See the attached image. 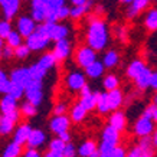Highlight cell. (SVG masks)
<instances>
[{"instance_id": "cell-1", "label": "cell", "mask_w": 157, "mask_h": 157, "mask_svg": "<svg viewBox=\"0 0 157 157\" xmlns=\"http://www.w3.org/2000/svg\"><path fill=\"white\" fill-rule=\"evenodd\" d=\"M88 46H91L95 51H101L105 48L108 42V30L102 20H92L88 28V35H86Z\"/></svg>"}, {"instance_id": "cell-2", "label": "cell", "mask_w": 157, "mask_h": 157, "mask_svg": "<svg viewBox=\"0 0 157 157\" xmlns=\"http://www.w3.org/2000/svg\"><path fill=\"white\" fill-rule=\"evenodd\" d=\"M120 133L117 128H114L113 125H107L102 131V136H101V143L98 144V150H100V154H104V156H109L111 151L114 150L120 143Z\"/></svg>"}, {"instance_id": "cell-3", "label": "cell", "mask_w": 157, "mask_h": 157, "mask_svg": "<svg viewBox=\"0 0 157 157\" xmlns=\"http://www.w3.org/2000/svg\"><path fill=\"white\" fill-rule=\"evenodd\" d=\"M154 144H153V137L147 136V137H141L137 146H134L128 153L127 157H153L154 154Z\"/></svg>"}, {"instance_id": "cell-4", "label": "cell", "mask_w": 157, "mask_h": 157, "mask_svg": "<svg viewBox=\"0 0 157 157\" xmlns=\"http://www.w3.org/2000/svg\"><path fill=\"white\" fill-rule=\"evenodd\" d=\"M40 30H42L45 35H48L51 40H61V39H65L68 36V28L67 26H62V25L58 23H51V22H43L38 26Z\"/></svg>"}, {"instance_id": "cell-5", "label": "cell", "mask_w": 157, "mask_h": 157, "mask_svg": "<svg viewBox=\"0 0 157 157\" xmlns=\"http://www.w3.org/2000/svg\"><path fill=\"white\" fill-rule=\"evenodd\" d=\"M51 42V38L48 35H45L39 28H36L33 33L26 38V45H28L30 51H40L48 46V43Z\"/></svg>"}, {"instance_id": "cell-6", "label": "cell", "mask_w": 157, "mask_h": 157, "mask_svg": "<svg viewBox=\"0 0 157 157\" xmlns=\"http://www.w3.org/2000/svg\"><path fill=\"white\" fill-rule=\"evenodd\" d=\"M154 120L153 118H148V117H144L141 115L140 118L136 121L134 124V134L137 137H147V136H151L156 130H154Z\"/></svg>"}, {"instance_id": "cell-7", "label": "cell", "mask_w": 157, "mask_h": 157, "mask_svg": "<svg viewBox=\"0 0 157 157\" xmlns=\"http://www.w3.org/2000/svg\"><path fill=\"white\" fill-rule=\"evenodd\" d=\"M25 95L28 98L29 102H32L33 105L38 107L42 101V81H38V79H33L26 88H25Z\"/></svg>"}, {"instance_id": "cell-8", "label": "cell", "mask_w": 157, "mask_h": 157, "mask_svg": "<svg viewBox=\"0 0 157 157\" xmlns=\"http://www.w3.org/2000/svg\"><path fill=\"white\" fill-rule=\"evenodd\" d=\"M49 9L46 0H32V19L35 22L43 23L46 22Z\"/></svg>"}, {"instance_id": "cell-9", "label": "cell", "mask_w": 157, "mask_h": 157, "mask_svg": "<svg viewBox=\"0 0 157 157\" xmlns=\"http://www.w3.org/2000/svg\"><path fill=\"white\" fill-rule=\"evenodd\" d=\"M17 120H19V111L0 115V136H7L12 133Z\"/></svg>"}, {"instance_id": "cell-10", "label": "cell", "mask_w": 157, "mask_h": 157, "mask_svg": "<svg viewBox=\"0 0 157 157\" xmlns=\"http://www.w3.org/2000/svg\"><path fill=\"white\" fill-rule=\"evenodd\" d=\"M95 61H97L95 49H92L91 46H84V48L78 49V52H76V62H78L79 67L86 68Z\"/></svg>"}, {"instance_id": "cell-11", "label": "cell", "mask_w": 157, "mask_h": 157, "mask_svg": "<svg viewBox=\"0 0 157 157\" xmlns=\"http://www.w3.org/2000/svg\"><path fill=\"white\" fill-rule=\"evenodd\" d=\"M10 81H13V82H16V84H19V85L26 88L30 82L33 81V76L30 74V69H29V68H17V69L12 71V74H10Z\"/></svg>"}, {"instance_id": "cell-12", "label": "cell", "mask_w": 157, "mask_h": 157, "mask_svg": "<svg viewBox=\"0 0 157 157\" xmlns=\"http://www.w3.org/2000/svg\"><path fill=\"white\" fill-rule=\"evenodd\" d=\"M36 30V25H35V20L32 17H28V16H22L19 20H17V32H19L23 38H28Z\"/></svg>"}, {"instance_id": "cell-13", "label": "cell", "mask_w": 157, "mask_h": 157, "mask_svg": "<svg viewBox=\"0 0 157 157\" xmlns=\"http://www.w3.org/2000/svg\"><path fill=\"white\" fill-rule=\"evenodd\" d=\"M69 52H71V43L65 39H61V40H56L55 43V49H53V55L56 58V61H65L68 56H69Z\"/></svg>"}, {"instance_id": "cell-14", "label": "cell", "mask_w": 157, "mask_h": 157, "mask_svg": "<svg viewBox=\"0 0 157 157\" xmlns=\"http://www.w3.org/2000/svg\"><path fill=\"white\" fill-rule=\"evenodd\" d=\"M85 84V76L81 72H71L67 76V85L71 91H81V88Z\"/></svg>"}, {"instance_id": "cell-15", "label": "cell", "mask_w": 157, "mask_h": 157, "mask_svg": "<svg viewBox=\"0 0 157 157\" xmlns=\"http://www.w3.org/2000/svg\"><path fill=\"white\" fill-rule=\"evenodd\" d=\"M49 127L53 133H63V131H68L69 128V118L67 115H55L52 120H51V124Z\"/></svg>"}, {"instance_id": "cell-16", "label": "cell", "mask_w": 157, "mask_h": 157, "mask_svg": "<svg viewBox=\"0 0 157 157\" xmlns=\"http://www.w3.org/2000/svg\"><path fill=\"white\" fill-rule=\"evenodd\" d=\"M32 127L29 125V124H22L20 127H17L16 128V131H14V136H13V141H16V143L19 144H26L28 143L29 137H30V133H32Z\"/></svg>"}, {"instance_id": "cell-17", "label": "cell", "mask_w": 157, "mask_h": 157, "mask_svg": "<svg viewBox=\"0 0 157 157\" xmlns=\"http://www.w3.org/2000/svg\"><path fill=\"white\" fill-rule=\"evenodd\" d=\"M48 2V17H46V22H51V23H56L58 20V12L62 6H65V2L63 0H46Z\"/></svg>"}, {"instance_id": "cell-18", "label": "cell", "mask_w": 157, "mask_h": 157, "mask_svg": "<svg viewBox=\"0 0 157 157\" xmlns=\"http://www.w3.org/2000/svg\"><path fill=\"white\" fill-rule=\"evenodd\" d=\"M46 141V134L43 133L42 130H38V128H33L32 133H30V137L28 140V147H32V148H38L40 146H43Z\"/></svg>"}, {"instance_id": "cell-19", "label": "cell", "mask_w": 157, "mask_h": 157, "mask_svg": "<svg viewBox=\"0 0 157 157\" xmlns=\"http://www.w3.org/2000/svg\"><path fill=\"white\" fill-rule=\"evenodd\" d=\"M16 98L9 94H6L2 101H0V111H2V114H10V113H14V111H17V107H16Z\"/></svg>"}, {"instance_id": "cell-20", "label": "cell", "mask_w": 157, "mask_h": 157, "mask_svg": "<svg viewBox=\"0 0 157 157\" xmlns=\"http://www.w3.org/2000/svg\"><path fill=\"white\" fill-rule=\"evenodd\" d=\"M151 75H153V72L150 71L148 68H146V69L134 79L138 90H147L148 86L151 85Z\"/></svg>"}, {"instance_id": "cell-21", "label": "cell", "mask_w": 157, "mask_h": 157, "mask_svg": "<svg viewBox=\"0 0 157 157\" xmlns=\"http://www.w3.org/2000/svg\"><path fill=\"white\" fill-rule=\"evenodd\" d=\"M95 151H98V146L92 140H86L78 147V156L79 157H91Z\"/></svg>"}, {"instance_id": "cell-22", "label": "cell", "mask_w": 157, "mask_h": 157, "mask_svg": "<svg viewBox=\"0 0 157 157\" xmlns=\"http://www.w3.org/2000/svg\"><path fill=\"white\" fill-rule=\"evenodd\" d=\"M108 102H109V108L113 111H117L120 108V105L123 104V94H121V91L118 88L108 91Z\"/></svg>"}, {"instance_id": "cell-23", "label": "cell", "mask_w": 157, "mask_h": 157, "mask_svg": "<svg viewBox=\"0 0 157 157\" xmlns=\"http://www.w3.org/2000/svg\"><path fill=\"white\" fill-rule=\"evenodd\" d=\"M146 65H144L143 61H140V59H136V61H133L131 63L128 65V68H127V75L131 78V79H136L141 72L146 69Z\"/></svg>"}, {"instance_id": "cell-24", "label": "cell", "mask_w": 157, "mask_h": 157, "mask_svg": "<svg viewBox=\"0 0 157 157\" xmlns=\"http://www.w3.org/2000/svg\"><path fill=\"white\" fill-rule=\"evenodd\" d=\"M125 124H127L125 115H124V113H121V111H115L114 114L109 117V125H113V127L117 128L118 131H123V130L125 128Z\"/></svg>"}, {"instance_id": "cell-25", "label": "cell", "mask_w": 157, "mask_h": 157, "mask_svg": "<svg viewBox=\"0 0 157 157\" xmlns=\"http://www.w3.org/2000/svg\"><path fill=\"white\" fill-rule=\"evenodd\" d=\"M23 154L22 151V144L16 143V141H12L6 146V148L2 153V157H20Z\"/></svg>"}, {"instance_id": "cell-26", "label": "cell", "mask_w": 157, "mask_h": 157, "mask_svg": "<svg viewBox=\"0 0 157 157\" xmlns=\"http://www.w3.org/2000/svg\"><path fill=\"white\" fill-rule=\"evenodd\" d=\"M150 5V0H134L130 5L128 10H127V16L128 17H134L136 14H138L141 10H144L147 6Z\"/></svg>"}, {"instance_id": "cell-27", "label": "cell", "mask_w": 157, "mask_h": 157, "mask_svg": "<svg viewBox=\"0 0 157 157\" xmlns=\"http://www.w3.org/2000/svg\"><path fill=\"white\" fill-rule=\"evenodd\" d=\"M104 68H105V65L102 62L95 61V62H92L90 67L85 68V74L90 78H98V76H101L104 74Z\"/></svg>"}, {"instance_id": "cell-28", "label": "cell", "mask_w": 157, "mask_h": 157, "mask_svg": "<svg viewBox=\"0 0 157 157\" xmlns=\"http://www.w3.org/2000/svg\"><path fill=\"white\" fill-rule=\"evenodd\" d=\"M19 5H20V0H9L6 5L2 6V7H3V12H5L6 19L10 20L14 14L17 13V10H19Z\"/></svg>"}, {"instance_id": "cell-29", "label": "cell", "mask_w": 157, "mask_h": 157, "mask_svg": "<svg viewBox=\"0 0 157 157\" xmlns=\"http://www.w3.org/2000/svg\"><path fill=\"white\" fill-rule=\"evenodd\" d=\"M56 62L58 61H56V58H55V55H53V52H51V53H45V55L38 61V65L40 68H43L45 71H49Z\"/></svg>"}, {"instance_id": "cell-30", "label": "cell", "mask_w": 157, "mask_h": 157, "mask_svg": "<svg viewBox=\"0 0 157 157\" xmlns=\"http://www.w3.org/2000/svg\"><path fill=\"white\" fill-rule=\"evenodd\" d=\"M97 109L100 111L101 114H105L111 111L108 102V92H100L98 94V101H97Z\"/></svg>"}, {"instance_id": "cell-31", "label": "cell", "mask_w": 157, "mask_h": 157, "mask_svg": "<svg viewBox=\"0 0 157 157\" xmlns=\"http://www.w3.org/2000/svg\"><path fill=\"white\" fill-rule=\"evenodd\" d=\"M85 114H86V108L81 104V102L75 104L74 108L71 109V118H72V121H75V123L82 121V120L85 118Z\"/></svg>"}, {"instance_id": "cell-32", "label": "cell", "mask_w": 157, "mask_h": 157, "mask_svg": "<svg viewBox=\"0 0 157 157\" xmlns=\"http://www.w3.org/2000/svg\"><path fill=\"white\" fill-rule=\"evenodd\" d=\"M98 94L100 92H91L90 95H85V97H81V102L84 107L86 108V111H91L92 108H97V101H98Z\"/></svg>"}, {"instance_id": "cell-33", "label": "cell", "mask_w": 157, "mask_h": 157, "mask_svg": "<svg viewBox=\"0 0 157 157\" xmlns=\"http://www.w3.org/2000/svg\"><path fill=\"white\" fill-rule=\"evenodd\" d=\"M118 61H120V56L115 51H108V52L104 55V58H102V63H104L107 68L115 67V65L118 63Z\"/></svg>"}, {"instance_id": "cell-34", "label": "cell", "mask_w": 157, "mask_h": 157, "mask_svg": "<svg viewBox=\"0 0 157 157\" xmlns=\"http://www.w3.org/2000/svg\"><path fill=\"white\" fill-rule=\"evenodd\" d=\"M144 23H146V28L148 30H157V9H153L150 10L146 16V20H144Z\"/></svg>"}, {"instance_id": "cell-35", "label": "cell", "mask_w": 157, "mask_h": 157, "mask_svg": "<svg viewBox=\"0 0 157 157\" xmlns=\"http://www.w3.org/2000/svg\"><path fill=\"white\" fill-rule=\"evenodd\" d=\"M91 7V0H88L85 5H79V6H75L74 9H71V17L72 19H78L81 17L84 13H86Z\"/></svg>"}, {"instance_id": "cell-36", "label": "cell", "mask_w": 157, "mask_h": 157, "mask_svg": "<svg viewBox=\"0 0 157 157\" xmlns=\"http://www.w3.org/2000/svg\"><path fill=\"white\" fill-rule=\"evenodd\" d=\"M22 38H23V36H22L17 30H12L6 40H7V45H9V46H12V48H17V46L22 45Z\"/></svg>"}, {"instance_id": "cell-37", "label": "cell", "mask_w": 157, "mask_h": 157, "mask_svg": "<svg viewBox=\"0 0 157 157\" xmlns=\"http://www.w3.org/2000/svg\"><path fill=\"white\" fill-rule=\"evenodd\" d=\"M9 95L14 97L16 100H20L22 95L25 94V86L19 85V84H16V82H10V86H9V92H7Z\"/></svg>"}, {"instance_id": "cell-38", "label": "cell", "mask_w": 157, "mask_h": 157, "mask_svg": "<svg viewBox=\"0 0 157 157\" xmlns=\"http://www.w3.org/2000/svg\"><path fill=\"white\" fill-rule=\"evenodd\" d=\"M104 88L107 91H113L115 88H118V78L113 74H109L104 78Z\"/></svg>"}, {"instance_id": "cell-39", "label": "cell", "mask_w": 157, "mask_h": 157, "mask_svg": "<svg viewBox=\"0 0 157 157\" xmlns=\"http://www.w3.org/2000/svg\"><path fill=\"white\" fill-rule=\"evenodd\" d=\"M29 69H30V74H32V76H33V79H38V81H42L43 78H45V75H46V72H48V71H45L43 68L39 67L38 62L33 63Z\"/></svg>"}, {"instance_id": "cell-40", "label": "cell", "mask_w": 157, "mask_h": 157, "mask_svg": "<svg viewBox=\"0 0 157 157\" xmlns=\"http://www.w3.org/2000/svg\"><path fill=\"white\" fill-rule=\"evenodd\" d=\"M10 78L6 75L5 72L0 69V92H5L7 94L9 92V86H10Z\"/></svg>"}, {"instance_id": "cell-41", "label": "cell", "mask_w": 157, "mask_h": 157, "mask_svg": "<svg viewBox=\"0 0 157 157\" xmlns=\"http://www.w3.org/2000/svg\"><path fill=\"white\" fill-rule=\"evenodd\" d=\"M20 111H22V114L26 115V117H33L36 114V105H33L32 102H29L26 101L22 107H20Z\"/></svg>"}, {"instance_id": "cell-42", "label": "cell", "mask_w": 157, "mask_h": 157, "mask_svg": "<svg viewBox=\"0 0 157 157\" xmlns=\"http://www.w3.org/2000/svg\"><path fill=\"white\" fill-rule=\"evenodd\" d=\"M65 146H67V143L63 141V140H61V138H53L52 141L49 143V150H53V151H62L63 153V150H65Z\"/></svg>"}, {"instance_id": "cell-43", "label": "cell", "mask_w": 157, "mask_h": 157, "mask_svg": "<svg viewBox=\"0 0 157 157\" xmlns=\"http://www.w3.org/2000/svg\"><path fill=\"white\" fill-rule=\"evenodd\" d=\"M29 52H30V48H29L28 45H20L17 48H14V56L19 58V59H25V58H28Z\"/></svg>"}, {"instance_id": "cell-44", "label": "cell", "mask_w": 157, "mask_h": 157, "mask_svg": "<svg viewBox=\"0 0 157 157\" xmlns=\"http://www.w3.org/2000/svg\"><path fill=\"white\" fill-rule=\"evenodd\" d=\"M10 32H12V26H10V23L7 22V20H2V22H0V38L7 39V36L10 35Z\"/></svg>"}, {"instance_id": "cell-45", "label": "cell", "mask_w": 157, "mask_h": 157, "mask_svg": "<svg viewBox=\"0 0 157 157\" xmlns=\"http://www.w3.org/2000/svg\"><path fill=\"white\" fill-rule=\"evenodd\" d=\"M63 156L65 157H76L78 156V150L72 143H67L65 150H63Z\"/></svg>"}, {"instance_id": "cell-46", "label": "cell", "mask_w": 157, "mask_h": 157, "mask_svg": "<svg viewBox=\"0 0 157 157\" xmlns=\"http://www.w3.org/2000/svg\"><path fill=\"white\" fill-rule=\"evenodd\" d=\"M109 157H127V151H125V148L121 147V146H117V147L111 151Z\"/></svg>"}, {"instance_id": "cell-47", "label": "cell", "mask_w": 157, "mask_h": 157, "mask_svg": "<svg viewBox=\"0 0 157 157\" xmlns=\"http://www.w3.org/2000/svg\"><path fill=\"white\" fill-rule=\"evenodd\" d=\"M68 16H71V9H68L67 6H62L61 9H59V12H58V19L63 20V19H67Z\"/></svg>"}, {"instance_id": "cell-48", "label": "cell", "mask_w": 157, "mask_h": 157, "mask_svg": "<svg viewBox=\"0 0 157 157\" xmlns=\"http://www.w3.org/2000/svg\"><path fill=\"white\" fill-rule=\"evenodd\" d=\"M22 157H42V154L38 151V148L28 147V150H26V151H23Z\"/></svg>"}, {"instance_id": "cell-49", "label": "cell", "mask_w": 157, "mask_h": 157, "mask_svg": "<svg viewBox=\"0 0 157 157\" xmlns=\"http://www.w3.org/2000/svg\"><path fill=\"white\" fill-rule=\"evenodd\" d=\"M65 113H67V104L59 102V104L55 105V108H53V114L55 115H63Z\"/></svg>"}, {"instance_id": "cell-50", "label": "cell", "mask_w": 157, "mask_h": 157, "mask_svg": "<svg viewBox=\"0 0 157 157\" xmlns=\"http://www.w3.org/2000/svg\"><path fill=\"white\" fill-rule=\"evenodd\" d=\"M154 111H156V105L150 104V105H147V107L144 108L143 115L144 117H148V118H153V117H154Z\"/></svg>"}, {"instance_id": "cell-51", "label": "cell", "mask_w": 157, "mask_h": 157, "mask_svg": "<svg viewBox=\"0 0 157 157\" xmlns=\"http://www.w3.org/2000/svg\"><path fill=\"white\" fill-rule=\"evenodd\" d=\"M2 55H3L5 58H10V56H13V55H14V48H12V46H9V45H7V46H6V48L3 49V52H2Z\"/></svg>"}, {"instance_id": "cell-52", "label": "cell", "mask_w": 157, "mask_h": 157, "mask_svg": "<svg viewBox=\"0 0 157 157\" xmlns=\"http://www.w3.org/2000/svg\"><path fill=\"white\" fill-rule=\"evenodd\" d=\"M43 157H65L62 151H53V150H48L43 154Z\"/></svg>"}, {"instance_id": "cell-53", "label": "cell", "mask_w": 157, "mask_h": 157, "mask_svg": "<svg viewBox=\"0 0 157 157\" xmlns=\"http://www.w3.org/2000/svg\"><path fill=\"white\" fill-rule=\"evenodd\" d=\"M58 137L61 138V140H63L65 143H69V141H71V134L68 133V131H63V133H59V134H58Z\"/></svg>"}, {"instance_id": "cell-54", "label": "cell", "mask_w": 157, "mask_h": 157, "mask_svg": "<svg viewBox=\"0 0 157 157\" xmlns=\"http://www.w3.org/2000/svg\"><path fill=\"white\" fill-rule=\"evenodd\" d=\"M79 92H81V97H85V95H90L92 91H91L90 85H88V84H85V85L81 88V91H79Z\"/></svg>"}, {"instance_id": "cell-55", "label": "cell", "mask_w": 157, "mask_h": 157, "mask_svg": "<svg viewBox=\"0 0 157 157\" xmlns=\"http://www.w3.org/2000/svg\"><path fill=\"white\" fill-rule=\"evenodd\" d=\"M153 88V90L157 91V72H153L151 75V85H150Z\"/></svg>"}, {"instance_id": "cell-56", "label": "cell", "mask_w": 157, "mask_h": 157, "mask_svg": "<svg viewBox=\"0 0 157 157\" xmlns=\"http://www.w3.org/2000/svg\"><path fill=\"white\" fill-rule=\"evenodd\" d=\"M71 2H72V3H74L75 6H79V5H85L88 0H71Z\"/></svg>"}, {"instance_id": "cell-57", "label": "cell", "mask_w": 157, "mask_h": 157, "mask_svg": "<svg viewBox=\"0 0 157 157\" xmlns=\"http://www.w3.org/2000/svg\"><path fill=\"white\" fill-rule=\"evenodd\" d=\"M121 2H123V3H127V5H131L134 0H121Z\"/></svg>"}, {"instance_id": "cell-58", "label": "cell", "mask_w": 157, "mask_h": 157, "mask_svg": "<svg viewBox=\"0 0 157 157\" xmlns=\"http://www.w3.org/2000/svg\"><path fill=\"white\" fill-rule=\"evenodd\" d=\"M154 121H157V105H156V111H154V117H153Z\"/></svg>"}, {"instance_id": "cell-59", "label": "cell", "mask_w": 157, "mask_h": 157, "mask_svg": "<svg viewBox=\"0 0 157 157\" xmlns=\"http://www.w3.org/2000/svg\"><path fill=\"white\" fill-rule=\"evenodd\" d=\"M153 104L154 105H157V94L154 95V98H153Z\"/></svg>"}, {"instance_id": "cell-60", "label": "cell", "mask_w": 157, "mask_h": 157, "mask_svg": "<svg viewBox=\"0 0 157 157\" xmlns=\"http://www.w3.org/2000/svg\"><path fill=\"white\" fill-rule=\"evenodd\" d=\"M9 0H0V6H3V5H6Z\"/></svg>"}, {"instance_id": "cell-61", "label": "cell", "mask_w": 157, "mask_h": 157, "mask_svg": "<svg viewBox=\"0 0 157 157\" xmlns=\"http://www.w3.org/2000/svg\"><path fill=\"white\" fill-rule=\"evenodd\" d=\"M2 46H3V38H0V49H2Z\"/></svg>"}, {"instance_id": "cell-62", "label": "cell", "mask_w": 157, "mask_h": 157, "mask_svg": "<svg viewBox=\"0 0 157 157\" xmlns=\"http://www.w3.org/2000/svg\"><path fill=\"white\" fill-rule=\"evenodd\" d=\"M100 157H109V156H104V154H100Z\"/></svg>"}, {"instance_id": "cell-63", "label": "cell", "mask_w": 157, "mask_h": 157, "mask_svg": "<svg viewBox=\"0 0 157 157\" xmlns=\"http://www.w3.org/2000/svg\"><path fill=\"white\" fill-rule=\"evenodd\" d=\"M2 56H3V55H2V51H0V58H2Z\"/></svg>"}]
</instances>
